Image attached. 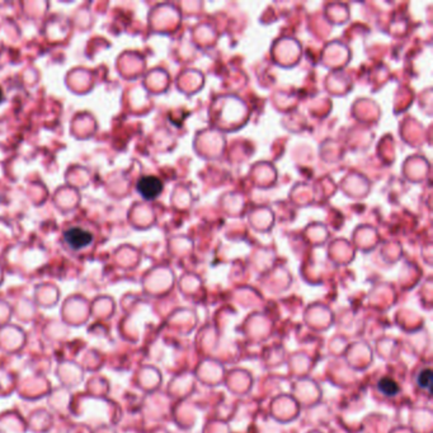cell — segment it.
<instances>
[{
  "instance_id": "cell-3",
  "label": "cell",
  "mask_w": 433,
  "mask_h": 433,
  "mask_svg": "<svg viewBox=\"0 0 433 433\" xmlns=\"http://www.w3.org/2000/svg\"><path fill=\"white\" fill-rule=\"evenodd\" d=\"M377 389L382 395L390 396V398L398 395L399 391H400V386H399L398 382L395 381L393 377H389V376H385V377L378 380Z\"/></svg>"
},
{
  "instance_id": "cell-2",
  "label": "cell",
  "mask_w": 433,
  "mask_h": 433,
  "mask_svg": "<svg viewBox=\"0 0 433 433\" xmlns=\"http://www.w3.org/2000/svg\"><path fill=\"white\" fill-rule=\"evenodd\" d=\"M64 240L71 249L79 250L91 244L93 235L81 227H70L64 233Z\"/></svg>"
},
{
  "instance_id": "cell-1",
  "label": "cell",
  "mask_w": 433,
  "mask_h": 433,
  "mask_svg": "<svg viewBox=\"0 0 433 433\" xmlns=\"http://www.w3.org/2000/svg\"><path fill=\"white\" fill-rule=\"evenodd\" d=\"M137 191L145 200H154L162 193L163 182L155 175H145L137 182Z\"/></svg>"
},
{
  "instance_id": "cell-4",
  "label": "cell",
  "mask_w": 433,
  "mask_h": 433,
  "mask_svg": "<svg viewBox=\"0 0 433 433\" xmlns=\"http://www.w3.org/2000/svg\"><path fill=\"white\" fill-rule=\"evenodd\" d=\"M431 381H432V371L430 369H426L423 371H420V374L417 377V382L420 388L423 389H430Z\"/></svg>"
},
{
  "instance_id": "cell-5",
  "label": "cell",
  "mask_w": 433,
  "mask_h": 433,
  "mask_svg": "<svg viewBox=\"0 0 433 433\" xmlns=\"http://www.w3.org/2000/svg\"><path fill=\"white\" fill-rule=\"evenodd\" d=\"M4 95H3V91H1V88H0V103H1V100H3Z\"/></svg>"
}]
</instances>
